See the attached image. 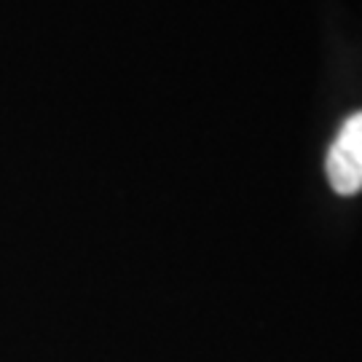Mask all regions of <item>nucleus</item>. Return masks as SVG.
<instances>
[{
	"label": "nucleus",
	"mask_w": 362,
	"mask_h": 362,
	"mask_svg": "<svg viewBox=\"0 0 362 362\" xmlns=\"http://www.w3.org/2000/svg\"><path fill=\"white\" fill-rule=\"evenodd\" d=\"M325 172L336 194L354 196L362 191V110L341 124L325 158Z\"/></svg>",
	"instance_id": "obj_1"
}]
</instances>
